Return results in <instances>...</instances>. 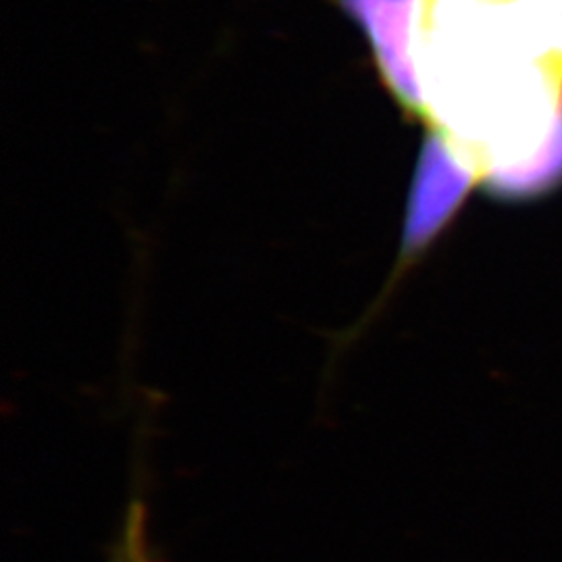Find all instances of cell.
<instances>
[{
	"label": "cell",
	"instance_id": "4",
	"mask_svg": "<svg viewBox=\"0 0 562 562\" xmlns=\"http://www.w3.org/2000/svg\"><path fill=\"white\" fill-rule=\"evenodd\" d=\"M109 562H159L148 536V508L138 496L130 501L123 513Z\"/></svg>",
	"mask_w": 562,
	"mask_h": 562
},
{
	"label": "cell",
	"instance_id": "3",
	"mask_svg": "<svg viewBox=\"0 0 562 562\" xmlns=\"http://www.w3.org/2000/svg\"><path fill=\"white\" fill-rule=\"evenodd\" d=\"M355 21L367 41L383 88L404 117L427 121L422 83L413 57L422 0H331Z\"/></svg>",
	"mask_w": 562,
	"mask_h": 562
},
{
	"label": "cell",
	"instance_id": "2",
	"mask_svg": "<svg viewBox=\"0 0 562 562\" xmlns=\"http://www.w3.org/2000/svg\"><path fill=\"white\" fill-rule=\"evenodd\" d=\"M475 188H480L475 171L462 161L438 127H429L406 199L398 257L383 283L382 296L369 311V319L382 311L404 278L434 250ZM367 322H362L359 329Z\"/></svg>",
	"mask_w": 562,
	"mask_h": 562
},
{
	"label": "cell",
	"instance_id": "1",
	"mask_svg": "<svg viewBox=\"0 0 562 562\" xmlns=\"http://www.w3.org/2000/svg\"><path fill=\"white\" fill-rule=\"evenodd\" d=\"M413 57L427 127L492 199L562 186V0H422Z\"/></svg>",
	"mask_w": 562,
	"mask_h": 562
}]
</instances>
